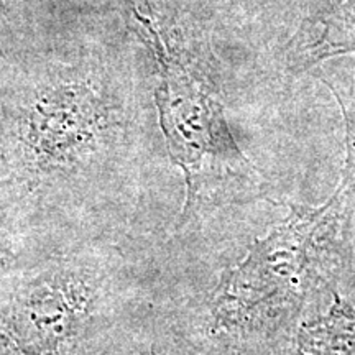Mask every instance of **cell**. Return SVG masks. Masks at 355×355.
Here are the masks:
<instances>
[{"mask_svg": "<svg viewBox=\"0 0 355 355\" xmlns=\"http://www.w3.org/2000/svg\"><path fill=\"white\" fill-rule=\"evenodd\" d=\"M133 242L37 250L0 277V355H139Z\"/></svg>", "mask_w": 355, "mask_h": 355, "instance_id": "1", "label": "cell"}, {"mask_svg": "<svg viewBox=\"0 0 355 355\" xmlns=\"http://www.w3.org/2000/svg\"><path fill=\"white\" fill-rule=\"evenodd\" d=\"M123 8L133 32L148 46L157 64L155 99L159 127L173 163L184 173L186 202L176 222V230H180L196 216L211 173L239 170V165H247V162L207 78L191 63L148 7L125 0Z\"/></svg>", "mask_w": 355, "mask_h": 355, "instance_id": "2", "label": "cell"}, {"mask_svg": "<svg viewBox=\"0 0 355 355\" xmlns=\"http://www.w3.org/2000/svg\"><path fill=\"white\" fill-rule=\"evenodd\" d=\"M349 53H355V0H332L293 35L285 50V64L290 73L300 74Z\"/></svg>", "mask_w": 355, "mask_h": 355, "instance_id": "3", "label": "cell"}, {"mask_svg": "<svg viewBox=\"0 0 355 355\" xmlns=\"http://www.w3.org/2000/svg\"><path fill=\"white\" fill-rule=\"evenodd\" d=\"M37 252L17 237L10 229L0 220V277L13 268L26 255Z\"/></svg>", "mask_w": 355, "mask_h": 355, "instance_id": "4", "label": "cell"}]
</instances>
